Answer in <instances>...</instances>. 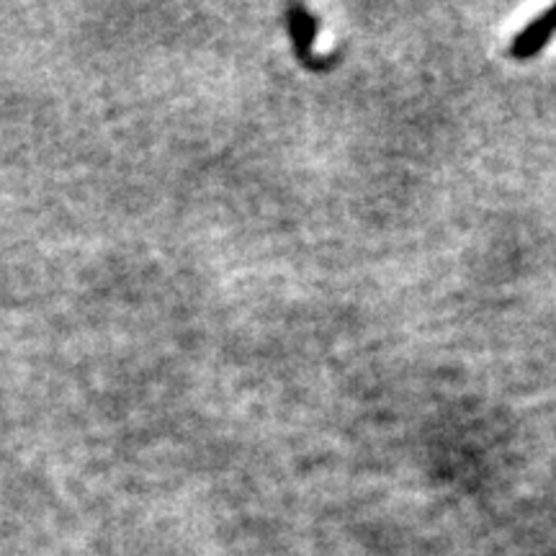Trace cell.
I'll use <instances>...</instances> for the list:
<instances>
[{
    "label": "cell",
    "mask_w": 556,
    "mask_h": 556,
    "mask_svg": "<svg viewBox=\"0 0 556 556\" xmlns=\"http://www.w3.org/2000/svg\"><path fill=\"white\" fill-rule=\"evenodd\" d=\"M552 34H556V5L554 9H548L544 16L531 21V24H528L526 29L513 39L510 58L513 60L536 58V54L546 47V41L552 39Z\"/></svg>",
    "instance_id": "obj_1"
},
{
    "label": "cell",
    "mask_w": 556,
    "mask_h": 556,
    "mask_svg": "<svg viewBox=\"0 0 556 556\" xmlns=\"http://www.w3.org/2000/svg\"><path fill=\"white\" fill-rule=\"evenodd\" d=\"M287 18H289L291 37H294L296 58L312 70H323V65L315 60V54H312V41H315V34H317L315 16H312L307 9H302V5H294V9L287 13Z\"/></svg>",
    "instance_id": "obj_2"
}]
</instances>
